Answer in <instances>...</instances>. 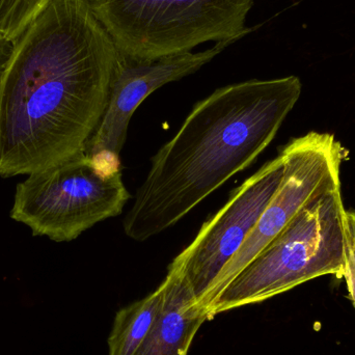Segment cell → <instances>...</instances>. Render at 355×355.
Returning <instances> with one entry per match:
<instances>
[{
  "mask_svg": "<svg viewBox=\"0 0 355 355\" xmlns=\"http://www.w3.org/2000/svg\"><path fill=\"white\" fill-rule=\"evenodd\" d=\"M91 0H49L15 41L0 76V177L31 175L85 151L118 60Z\"/></svg>",
  "mask_w": 355,
  "mask_h": 355,
  "instance_id": "obj_1",
  "label": "cell"
},
{
  "mask_svg": "<svg viewBox=\"0 0 355 355\" xmlns=\"http://www.w3.org/2000/svg\"><path fill=\"white\" fill-rule=\"evenodd\" d=\"M296 76L252 79L198 101L151 168L124 219L130 239L170 229L227 180L252 166L302 95Z\"/></svg>",
  "mask_w": 355,
  "mask_h": 355,
  "instance_id": "obj_2",
  "label": "cell"
},
{
  "mask_svg": "<svg viewBox=\"0 0 355 355\" xmlns=\"http://www.w3.org/2000/svg\"><path fill=\"white\" fill-rule=\"evenodd\" d=\"M347 212L341 187L309 202L217 296L207 310L209 320L318 277H343L349 242Z\"/></svg>",
  "mask_w": 355,
  "mask_h": 355,
  "instance_id": "obj_3",
  "label": "cell"
},
{
  "mask_svg": "<svg viewBox=\"0 0 355 355\" xmlns=\"http://www.w3.org/2000/svg\"><path fill=\"white\" fill-rule=\"evenodd\" d=\"M254 0H91L116 47L137 60L191 52L207 42L245 37Z\"/></svg>",
  "mask_w": 355,
  "mask_h": 355,
  "instance_id": "obj_4",
  "label": "cell"
},
{
  "mask_svg": "<svg viewBox=\"0 0 355 355\" xmlns=\"http://www.w3.org/2000/svg\"><path fill=\"white\" fill-rule=\"evenodd\" d=\"M130 198L121 160L92 159L83 152L17 184L10 215L35 236L70 242L120 215Z\"/></svg>",
  "mask_w": 355,
  "mask_h": 355,
  "instance_id": "obj_5",
  "label": "cell"
},
{
  "mask_svg": "<svg viewBox=\"0 0 355 355\" xmlns=\"http://www.w3.org/2000/svg\"><path fill=\"white\" fill-rule=\"evenodd\" d=\"M279 153L284 157V175L279 189L198 304L206 314L217 296L304 207L321 194L341 187V166L348 151L335 135L312 131L292 139Z\"/></svg>",
  "mask_w": 355,
  "mask_h": 355,
  "instance_id": "obj_6",
  "label": "cell"
},
{
  "mask_svg": "<svg viewBox=\"0 0 355 355\" xmlns=\"http://www.w3.org/2000/svg\"><path fill=\"white\" fill-rule=\"evenodd\" d=\"M284 175L281 153L231 192L225 206L209 218L170 266L182 275L200 304L279 189Z\"/></svg>",
  "mask_w": 355,
  "mask_h": 355,
  "instance_id": "obj_7",
  "label": "cell"
},
{
  "mask_svg": "<svg viewBox=\"0 0 355 355\" xmlns=\"http://www.w3.org/2000/svg\"><path fill=\"white\" fill-rule=\"evenodd\" d=\"M239 39L217 42L205 51L186 52L157 60H137L119 50L103 116L85 147L92 159L121 160L129 123L139 106L156 89L193 74Z\"/></svg>",
  "mask_w": 355,
  "mask_h": 355,
  "instance_id": "obj_8",
  "label": "cell"
},
{
  "mask_svg": "<svg viewBox=\"0 0 355 355\" xmlns=\"http://www.w3.org/2000/svg\"><path fill=\"white\" fill-rule=\"evenodd\" d=\"M162 285L164 294L159 316L133 355H188L196 334L209 321L176 269L168 267Z\"/></svg>",
  "mask_w": 355,
  "mask_h": 355,
  "instance_id": "obj_9",
  "label": "cell"
},
{
  "mask_svg": "<svg viewBox=\"0 0 355 355\" xmlns=\"http://www.w3.org/2000/svg\"><path fill=\"white\" fill-rule=\"evenodd\" d=\"M164 294L162 283L155 291L143 300L118 311L107 340L108 355L135 354L157 321Z\"/></svg>",
  "mask_w": 355,
  "mask_h": 355,
  "instance_id": "obj_10",
  "label": "cell"
},
{
  "mask_svg": "<svg viewBox=\"0 0 355 355\" xmlns=\"http://www.w3.org/2000/svg\"><path fill=\"white\" fill-rule=\"evenodd\" d=\"M49 0H0V37L16 41Z\"/></svg>",
  "mask_w": 355,
  "mask_h": 355,
  "instance_id": "obj_11",
  "label": "cell"
},
{
  "mask_svg": "<svg viewBox=\"0 0 355 355\" xmlns=\"http://www.w3.org/2000/svg\"><path fill=\"white\" fill-rule=\"evenodd\" d=\"M347 287L348 297L352 300L355 308V245L352 234L349 231V242H348L347 264L343 277Z\"/></svg>",
  "mask_w": 355,
  "mask_h": 355,
  "instance_id": "obj_12",
  "label": "cell"
},
{
  "mask_svg": "<svg viewBox=\"0 0 355 355\" xmlns=\"http://www.w3.org/2000/svg\"><path fill=\"white\" fill-rule=\"evenodd\" d=\"M14 44V41H10V40L0 37V76H1L10 55H12Z\"/></svg>",
  "mask_w": 355,
  "mask_h": 355,
  "instance_id": "obj_13",
  "label": "cell"
},
{
  "mask_svg": "<svg viewBox=\"0 0 355 355\" xmlns=\"http://www.w3.org/2000/svg\"><path fill=\"white\" fill-rule=\"evenodd\" d=\"M348 225H349V231L352 234L355 245V211H348Z\"/></svg>",
  "mask_w": 355,
  "mask_h": 355,
  "instance_id": "obj_14",
  "label": "cell"
}]
</instances>
